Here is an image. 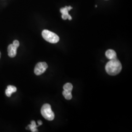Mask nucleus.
Returning <instances> with one entry per match:
<instances>
[{
	"mask_svg": "<svg viewBox=\"0 0 132 132\" xmlns=\"http://www.w3.org/2000/svg\"><path fill=\"white\" fill-rule=\"evenodd\" d=\"M0 58H1V52H0Z\"/></svg>",
	"mask_w": 132,
	"mask_h": 132,
	"instance_id": "nucleus-13",
	"label": "nucleus"
},
{
	"mask_svg": "<svg viewBox=\"0 0 132 132\" xmlns=\"http://www.w3.org/2000/svg\"><path fill=\"white\" fill-rule=\"evenodd\" d=\"M48 68L46 62H39L35 66L34 68V73L36 76L41 75L46 71Z\"/></svg>",
	"mask_w": 132,
	"mask_h": 132,
	"instance_id": "nucleus-5",
	"label": "nucleus"
},
{
	"mask_svg": "<svg viewBox=\"0 0 132 132\" xmlns=\"http://www.w3.org/2000/svg\"><path fill=\"white\" fill-rule=\"evenodd\" d=\"M106 56L110 60H112L117 58V53L113 50H108L106 52Z\"/></svg>",
	"mask_w": 132,
	"mask_h": 132,
	"instance_id": "nucleus-7",
	"label": "nucleus"
},
{
	"mask_svg": "<svg viewBox=\"0 0 132 132\" xmlns=\"http://www.w3.org/2000/svg\"><path fill=\"white\" fill-rule=\"evenodd\" d=\"M72 88H73L72 85L70 83H67L63 86V89L66 91H69V92H71V91L72 90Z\"/></svg>",
	"mask_w": 132,
	"mask_h": 132,
	"instance_id": "nucleus-11",
	"label": "nucleus"
},
{
	"mask_svg": "<svg viewBox=\"0 0 132 132\" xmlns=\"http://www.w3.org/2000/svg\"><path fill=\"white\" fill-rule=\"evenodd\" d=\"M42 35L43 37L46 41L51 43L55 44L59 41V37L57 34L48 30H44Z\"/></svg>",
	"mask_w": 132,
	"mask_h": 132,
	"instance_id": "nucleus-3",
	"label": "nucleus"
},
{
	"mask_svg": "<svg viewBox=\"0 0 132 132\" xmlns=\"http://www.w3.org/2000/svg\"><path fill=\"white\" fill-rule=\"evenodd\" d=\"M63 95L67 100H71L72 98V94L71 92L64 90L63 92Z\"/></svg>",
	"mask_w": 132,
	"mask_h": 132,
	"instance_id": "nucleus-10",
	"label": "nucleus"
},
{
	"mask_svg": "<svg viewBox=\"0 0 132 132\" xmlns=\"http://www.w3.org/2000/svg\"><path fill=\"white\" fill-rule=\"evenodd\" d=\"M17 90V88L13 86L9 85L7 86V89L5 90V94L7 96L10 97L12 93L16 92Z\"/></svg>",
	"mask_w": 132,
	"mask_h": 132,
	"instance_id": "nucleus-8",
	"label": "nucleus"
},
{
	"mask_svg": "<svg viewBox=\"0 0 132 132\" xmlns=\"http://www.w3.org/2000/svg\"><path fill=\"white\" fill-rule=\"evenodd\" d=\"M106 72L110 76H116L118 75L122 70L121 63L117 58L110 60L105 66Z\"/></svg>",
	"mask_w": 132,
	"mask_h": 132,
	"instance_id": "nucleus-1",
	"label": "nucleus"
},
{
	"mask_svg": "<svg viewBox=\"0 0 132 132\" xmlns=\"http://www.w3.org/2000/svg\"><path fill=\"white\" fill-rule=\"evenodd\" d=\"M20 43L18 40H14L12 44H10L7 48L8 54L10 57H14L17 54V49L19 47Z\"/></svg>",
	"mask_w": 132,
	"mask_h": 132,
	"instance_id": "nucleus-4",
	"label": "nucleus"
},
{
	"mask_svg": "<svg viewBox=\"0 0 132 132\" xmlns=\"http://www.w3.org/2000/svg\"><path fill=\"white\" fill-rule=\"evenodd\" d=\"M41 113L43 117L47 120L52 121L54 118V113L52 112L51 106L49 104L43 105Z\"/></svg>",
	"mask_w": 132,
	"mask_h": 132,
	"instance_id": "nucleus-2",
	"label": "nucleus"
},
{
	"mask_svg": "<svg viewBox=\"0 0 132 132\" xmlns=\"http://www.w3.org/2000/svg\"><path fill=\"white\" fill-rule=\"evenodd\" d=\"M39 126H37L36 124V123L35 122V121L32 120L31 122V124L28 125V128L29 129H30V130L31 131V132H38V130L37 129V127H38Z\"/></svg>",
	"mask_w": 132,
	"mask_h": 132,
	"instance_id": "nucleus-9",
	"label": "nucleus"
},
{
	"mask_svg": "<svg viewBox=\"0 0 132 132\" xmlns=\"http://www.w3.org/2000/svg\"><path fill=\"white\" fill-rule=\"evenodd\" d=\"M38 123L39 126L42 125V121H41V120H38Z\"/></svg>",
	"mask_w": 132,
	"mask_h": 132,
	"instance_id": "nucleus-12",
	"label": "nucleus"
},
{
	"mask_svg": "<svg viewBox=\"0 0 132 132\" xmlns=\"http://www.w3.org/2000/svg\"><path fill=\"white\" fill-rule=\"evenodd\" d=\"M72 7L69 6H66L65 7L62 8L60 9V12L62 14V18L63 20H67V19H69V20H71L72 19V17H71V15L69 14V11L71 10Z\"/></svg>",
	"mask_w": 132,
	"mask_h": 132,
	"instance_id": "nucleus-6",
	"label": "nucleus"
}]
</instances>
